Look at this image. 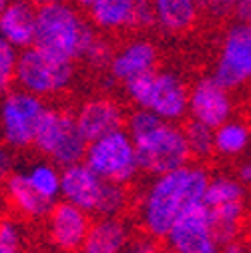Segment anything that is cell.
Instances as JSON below:
<instances>
[{
    "instance_id": "cell-37",
    "label": "cell",
    "mask_w": 251,
    "mask_h": 253,
    "mask_svg": "<svg viewBox=\"0 0 251 253\" xmlns=\"http://www.w3.org/2000/svg\"><path fill=\"white\" fill-rule=\"evenodd\" d=\"M159 253H177V251H175V249H171L169 245H165V247H161V249H159Z\"/></svg>"
},
{
    "instance_id": "cell-39",
    "label": "cell",
    "mask_w": 251,
    "mask_h": 253,
    "mask_svg": "<svg viewBox=\"0 0 251 253\" xmlns=\"http://www.w3.org/2000/svg\"><path fill=\"white\" fill-rule=\"evenodd\" d=\"M12 253H20V251H12Z\"/></svg>"
},
{
    "instance_id": "cell-18",
    "label": "cell",
    "mask_w": 251,
    "mask_h": 253,
    "mask_svg": "<svg viewBox=\"0 0 251 253\" xmlns=\"http://www.w3.org/2000/svg\"><path fill=\"white\" fill-rule=\"evenodd\" d=\"M99 33L119 35L137 28V0H95L86 12Z\"/></svg>"
},
{
    "instance_id": "cell-31",
    "label": "cell",
    "mask_w": 251,
    "mask_h": 253,
    "mask_svg": "<svg viewBox=\"0 0 251 253\" xmlns=\"http://www.w3.org/2000/svg\"><path fill=\"white\" fill-rule=\"evenodd\" d=\"M233 16H235V20L251 22V0H241L233 10Z\"/></svg>"
},
{
    "instance_id": "cell-28",
    "label": "cell",
    "mask_w": 251,
    "mask_h": 253,
    "mask_svg": "<svg viewBox=\"0 0 251 253\" xmlns=\"http://www.w3.org/2000/svg\"><path fill=\"white\" fill-rule=\"evenodd\" d=\"M18 52H20V50H18L16 46H12L4 37H0V69H4L6 73L14 75Z\"/></svg>"
},
{
    "instance_id": "cell-11",
    "label": "cell",
    "mask_w": 251,
    "mask_h": 253,
    "mask_svg": "<svg viewBox=\"0 0 251 253\" xmlns=\"http://www.w3.org/2000/svg\"><path fill=\"white\" fill-rule=\"evenodd\" d=\"M235 105L229 94V88H225L221 83H217L213 75L201 77L193 83L189 88V115L191 119L217 129L225 121L233 119Z\"/></svg>"
},
{
    "instance_id": "cell-8",
    "label": "cell",
    "mask_w": 251,
    "mask_h": 253,
    "mask_svg": "<svg viewBox=\"0 0 251 253\" xmlns=\"http://www.w3.org/2000/svg\"><path fill=\"white\" fill-rule=\"evenodd\" d=\"M48 105L42 97L24 88L8 90L0 103V131L2 139L12 149H26L35 145L39 125Z\"/></svg>"
},
{
    "instance_id": "cell-33",
    "label": "cell",
    "mask_w": 251,
    "mask_h": 253,
    "mask_svg": "<svg viewBox=\"0 0 251 253\" xmlns=\"http://www.w3.org/2000/svg\"><path fill=\"white\" fill-rule=\"evenodd\" d=\"M12 81H14V75L6 73L4 69H0V92H8Z\"/></svg>"
},
{
    "instance_id": "cell-2",
    "label": "cell",
    "mask_w": 251,
    "mask_h": 253,
    "mask_svg": "<svg viewBox=\"0 0 251 253\" xmlns=\"http://www.w3.org/2000/svg\"><path fill=\"white\" fill-rule=\"evenodd\" d=\"M99 35L101 33L92 26L88 16L71 0L37 8L35 46L54 56L83 62Z\"/></svg>"
},
{
    "instance_id": "cell-6",
    "label": "cell",
    "mask_w": 251,
    "mask_h": 253,
    "mask_svg": "<svg viewBox=\"0 0 251 253\" xmlns=\"http://www.w3.org/2000/svg\"><path fill=\"white\" fill-rule=\"evenodd\" d=\"M33 147L52 159L54 165L69 167L84 161L88 141L83 137L71 111L48 107L39 125Z\"/></svg>"
},
{
    "instance_id": "cell-13",
    "label": "cell",
    "mask_w": 251,
    "mask_h": 253,
    "mask_svg": "<svg viewBox=\"0 0 251 253\" xmlns=\"http://www.w3.org/2000/svg\"><path fill=\"white\" fill-rule=\"evenodd\" d=\"M159 65V46L147 37L129 39L121 48L113 52L109 75L117 83L133 81L145 73H151Z\"/></svg>"
},
{
    "instance_id": "cell-25",
    "label": "cell",
    "mask_w": 251,
    "mask_h": 253,
    "mask_svg": "<svg viewBox=\"0 0 251 253\" xmlns=\"http://www.w3.org/2000/svg\"><path fill=\"white\" fill-rule=\"evenodd\" d=\"M125 207H127V189H125V185L107 181L95 217H119Z\"/></svg>"
},
{
    "instance_id": "cell-20",
    "label": "cell",
    "mask_w": 251,
    "mask_h": 253,
    "mask_svg": "<svg viewBox=\"0 0 251 253\" xmlns=\"http://www.w3.org/2000/svg\"><path fill=\"white\" fill-rule=\"evenodd\" d=\"M6 193H8V199L12 201V205L20 213H24L26 217H33V219L48 217L50 209L56 203V201L46 199L42 193H39L35 185L30 183L26 173H12L6 179Z\"/></svg>"
},
{
    "instance_id": "cell-30",
    "label": "cell",
    "mask_w": 251,
    "mask_h": 253,
    "mask_svg": "<svg viewBox=\"0 0 251 253\" xmlns=\"http://www.w3.org/2000/svg\"><path fill=\"white\" fill-rule=\"evenodd\" d=\"M10 175H12V155L8 149L0 147V183H6Z\"/></svg>"
},
{
    "instance_id": "cell-17",
    "label": "cell",
    "mask_w": 251,
    "mask_h": 253,
    "mask_svg": "<svg viewBox=\"0 0 251 253\" xmlns=\"http://www.w3.org/2000/svg\"><path fill=\"white\" fill-rule=\"evenodd\" d=\"M37 35V6L28 0H10L0 12V37H4L12 46L24 50L35 44Z\"/></svg>"
},
{
    "instance_id": "cell-5",
    "label": "cell",
    "mask_w": 251,
    "mask_h": 253,
    "mask_svg": "<svg viewBox=\"0 0 251 253\" xmlns=\"http://www.w3.org/2000/svg\"><path fill=\"white\" fill-rule=\"evenodd\" d=\"M133 141L137 149L139 169L153 177L175 171L187 163H191L193 159L183 126H177L175 123L169 121H163L153 131Z\"/></svg>"
},
{
    "instance_id": "cell-3",
    "label": "cell",
    "mask_w": 251,
    "mask_h": 253,
    "mask_svg": "<svg viewBox=\"0 0 251 253\" xmlns=\"http://www.w3.org/2000/svg\"><path fill=\"white\" fill-rule=\"evenodd\" d=\"M127 99L137 109H149L163 121L177 123L189 115V88L175 71L155 69L123 84Z\"/></svg>"
},
{
    "instance_id": "cell-29",
    "label": "cell",
    "mask_w": 251,
    "mask_h": 253,
    "mask_svg": "<svg viewBox=\"0 0 251 253\" xmlns=\"http://www.w3.org/2000/svg\"><path fill=\"white\" fill-rule=\"evenodd\" d=\"M123 253H159V247L151 239H137V241H129V245L123 249Z\"/></svg>"
},
{
    "instance_id": "cell-23",
    "label": "cell",
    "mask_w": 251,
    "mask_h": 253,
    "mask_svg": "<svg viewBox=\"0 0 251 253\" xmlns=\"http://www.w3.org/2000/svg\"><path fill=\"white\" fill-rule=\"evenodd\" d=\"M183 131H185L187 143H189L191 155L195 159L203 161V159H209V157L215 153V129L191 119V121H187Z\"/></svg>"
},
{
    "instance_id": "cell-36",
    "label": "cell",
    "mask_w": 251,
    "mask_h": 253,
    "mask_svg": "<svg viewBox=\"0 0 251 253\" xmlns=\"http://www.w3.org/2000/svg\"><path fill=\"white\" fill-rule=\"evenodd\" d=\"M30 4H35L37 8L41 6H46V4H54V2H65V0H28Z\"/></svg>"
},
{
    "instance_id": "cell-4",
    "label": "cell",
    "mask_w": 251,
    "mask_h": 253,
    "mask_svg": "<svg viewBox=\"0 0 251 253\" xmlns=\"http://www.w3.org/2000/svg\"><path fill=\"white\" fill-rule=\"evenodd\" d=\"M77 77V62L54 56L39 46H28L18 52L14 83L39 97H52L71 88Z\"/></svg>"
},
{
    "instance_id": "cell-19",
    "label": "cell",
    "mask_w": 251,
    "mask_h": 253,
    "mask_svg": "<svg viewBox=\"0 0 251 253\" xmlns=\"http://www.w3.org/2000/svg\"><path fill=\"white\" fill-rule=\"evenodd\" d=\"M131 241L129 225L121 217H99L79 253H123Z\"/></svg>"
},
{
    "instance_id": "cell-34",
    "label": "cell",
    "mask_w": 251,
    "mask_h": 253,
    "mask_svg": "<svg viewBox=\"0 0 251 253\" xmlns=\"http://www.w3.org/2000/svg\"><path fill=\"white\" fill-rule=\"evenodd\" d=\"M239 181L241 183H251V163H243L239 167Z\"/></svg>"
},
{
    "instance_id": "cell-35",
    "label": "cell",
    "mask_w": 251,
    "mask_h": 253,
    "mask_svg": "<svg viewBox=\"0 0 251 253\" xmlns=\"http://www.w3.org/2000/svg\"><path fill=\"white\" fill-rule=\"evenodd\" d=\"M71 2H73V4H75L79 10H83V12L86 14V12L90 10V6L95 4V0H71Z\"/></svg>"
},
{
    "instance_id": "cell-32",
    "label": "cell",
    "mask_w": 251,
    "mask_h": 253,
    "mask_svg": "<svg viewBox=\"0 0 251 253\" xmlns=\"http://www.w3.org/2000/svg\"><path fill=\"white\" fill-rule=\"evenodd\" d=\"M219 253H249L247 251V247L243 245V243H239V241H229V243H223L221 247H219Z\"/></svg>"
},
{
    "instance_id": "cell-14",
    "label": "cell",
    "mask_w": 251,
    "mask_h": 253,
    "mask_svg": "<svg viewBox=\"0 0 251 253\" xmlns=\"http://www.w3.org/2000/svg\"><path fill=\"white\" fill-rule=\"evenodd\" d=\"M105 179L99 177L84 161L62 167L60 171V195L65 201L95 215L97 205L101 201Z\"/></svg>"
},
{
    "instance_id": "cell-12",
    "label": "cell",
    "mask_w": 251,
    "mask_h": 253,
    "mask_svg": "<svg viewBox=\"0 0 251 253\" xmlns=\"http://www.w3.org/2000/svg\"><path fill=\"white\" fill-rule=\"evenodd\" d=\"M92 225L90 213L69 203L60 201L48 213V237L60 251H79L84 243Z\"/></svg>"
},
{
    "instance_id": "cell-26",
    "label": "cell",
    "mask_w": 251,
    "mask_h": 253,
    "mask_svg": "<svg viewBox=\"0 0 251 253\" xmlns=\"http://www.w3.org/2000/svg\"><path fill=\"white\" fill-rule=\"evenodd\" d=\"M22 233L12 219L0 221V253H12L20 249Z\"/></svg>"
},
{
    "instance_id": "cell-24",
    "label": "cell",
    "mask_w": 251,
    "mask_h": 253,
    "mask_svg": "<svg viewBox=\"0 0 251 253\" xmlns=\"http://www.w3.org/2000/svg\"><path fill=\"white\" fill-rule=\"evenodd\" d=\"M26 175L39 193H42L50 201L58 199V195H60V171L54 165L37 163L26 171Z\"/></svg>"
},
{
    "instance_id": "cell-38",
    "label": "cell",
    "mask_w": 251,
    "mask_h": 253,
    "mask_svg": "<svg viewBox=\"0 0 251 253\" xmlns=\"http://www.w3.org/2000/svg\"><path fill=\"white\" fill-rule=\"evenodd\" d=\"M8 2H10V0H0V12H2L8 6Z\"/></svg>"
},
{
    "instance_id": "cell-7",
    "label": "cell",
    "mask_w": 251,
    "mask_h": 253,
    "mask_svg": "<svg viewBox=\"0 0 251 253\" xmlns=\"http://www.w3.org/2000/svg\"><path fill=\"white\" fill-rule=\"evenodd\" d=\"M84 163L105 181L119 185L131 183L141 171L135 141L131 139L129 131L123 129H117L97 141L88 143Z\"/></svg>"
},
{
    "instance_id": "cell-15",
    "label": "cell",
    "mask_w": 251,
    "mask_h": 253,
    "mask_svg": "<svg viewBox=\"0 0 251 253\" xmlns=\"http://www.w3.org/2000/svg\"><path fill=\"white\" fill-rule=\"evenodd\" d=\"M75 119L83 137L88 143L97 141L117 129H123L125 121H127L121 105L107 97H92L84 101L75 113Z\"/></svg>"
},
{
    "instance_id": "cell-27",
    "label": "cell",
    "mask_w": 251,
    "mask_h": 253,
    "mask_svg": "<svg viewBox=\"0 0 251 253\" xmlns=\"http://www.w3.org/2000/svg\"><path fill=\"white\" fill-rule=\"evenodd\" d=\"M241 2V0H201V6L207 14L215 16V18H223L233 14L235 6Z\"/></svg>"
},
{
    "instance_id": "cell-40",
    "label": "cell",
    "mask_w": 251,
    "mask_h": 253,
    "mask_svg": "<svg viewBox=\"0 0 251 253\" xmlns=\"http://www.w3.org/2000/svg\"><path fill=\"white\" fill-rule=\"evenodd\" d=\"M249 253H251V249H249Z\"/></svg>"
},
{
    "instance_id": "cell-21",
    "label": "cell",
    "mask_w": 251,
    "mask_h": 253,
    "mask_svg": "<svg viewBox=\"0 0 251 253\" xmlns=\"http://www.w3.org/2000/svg\"><path fill=\"white\" fill-rule=\"evenodd\" d=\"M251 145V126L245 121L229 119L215 129V153L237 157Z\"/></svg>"
},
{
    "instance_id": "cell-1",
    "label": "cell",
    "mask_w": 251,
    "mask_h": 253,
    "mask_svg": "<svg viewBox=\"0 0 251 253\" xmlns=\"http://www.w3.org/2000/svg\"><path fill=\"white\" fill-rule=\"evenodd\" d=\"M209 181V171L195 163L155 177L141 201V225L145 233L151 239H165L185 209L203 203Z\"/></svg>"
},
{
    "instance_id": "cell-10",
    "label": "cell",
    "mask_w": 251,
    "mask_h": 253,
    "mask_svg": "<svg viewBox=\"0 0 251 253\" xmlns=\"http://www.w3.org/2000/svg\"><path fill=\"white\" fill-rule=\"evenodd\" d=\"M165 241L177 253H211L219 249L209 211L203 203L185 209L171 225Z\"/></svg>"
},
{
    "instance_id": "cell-9",
    "label": "cell",
    "mask_w": 251,
    "mask_h": 253,
    "mask_svg": "<svg viewBox=\"0 0 251 253\" xmlns=\"http://www.w3.org/2000/svg\"><path fill=\"white\" fill-rule=\"evenodd\" d=\"M211 75L229 90L251 83V22L233 20L225 28Z\"/></svg>"
},
{
    "instance_id": "cell-16",
    "label": "cell",
    "mask_w": 251,
    "mask_h": 253,
    "mask_svg": "<svg viewBox=\"0 0 251 253\" xmlns=\"http://www.w3.org/2000/svg\"><path fill=\"white\" fill-rule=\"evenodd\" d=\"M155 28L167 37H181L195 28L203 6L201 0H153Z\"/></svg>"
},
{
    "instance_id": "cell-22",
    "label": "cell",
    "mask_w": 251,
    "mask_h": 253,
    "mask_svg": "<svg viewBox=\"0 0 251 253\" xmlns=\"http://www.w3.org/2000/svg\"><path fill=\"white\" fill-rule=\"evenodd\" d=\"M231 201H245V189L243 183L231 177H215L209 181L207 191L203 197L205 207H215V205H223Z\"/></svg>"
}]
</instances>
